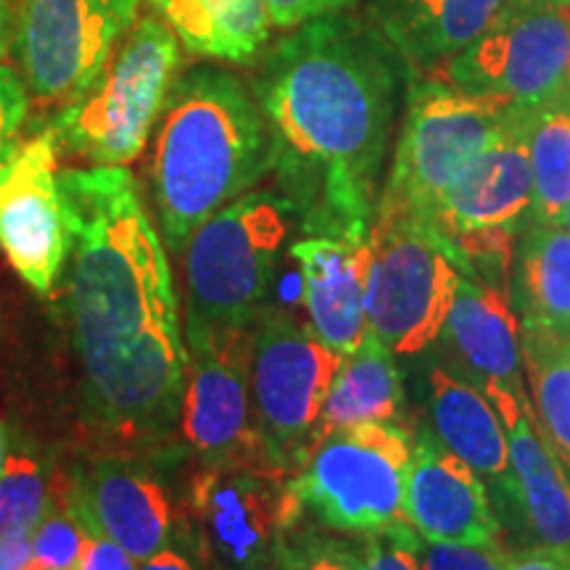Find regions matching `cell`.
<instances>
[{"label": "cell", "mask_w": 570, "mask_h": 570, "mask_svg": "<svg viewBox=\"0 0 570 570\" xmlns=\"http://www.w3.org/2000/svg\"><path fill=\"white\" fill-rule=\"evenodd\" d=\"M504 552L499 544H458V541L420 539L423 570H504Z\"/></svg>", "instance_id": "cell-32"}, {"label": "cell", "mask_w": 570, "mask_h": 570, "mask_svg": "<svg viewBox=\"0 0 570 570\" xmlns=\"http://www.w3.org/2000/svg\"><path fill=\"white\" fill-rule=\"evenodd\" d=\"M19 0H0V63L9 59L13 48V30H17Z\"/></svg>", "instance_id": "cell-39"}, {"label": "cell", "mask_w": 570, "mask_h": 570, "mask_svg": "<svg viewBox=\"0 0 570 570\" xmlns=\"http://www.w3.org/2000/svg\"><path fill=\"white\" fill-rule=\"evenodd\" d=\"M394 48L373 24L333 13L269 48L254 92L275 167L304 235L367 238L396 117Z\"/></svg>", "instance_id": "cell-2"}, {"label": "cell", "mask_w": 570, "mask_h": 570, "mask_svg": "<svg viewBox=\"0 0 570 570\" xmlns=\"http://www.w3.org/2000/svg\"><path fill=\"white\" fill-rule=\"evenodd\" d=\"M204 562L206 554L202 550V541H198L190 520H185L175 539L154 558L138 562V570H204Z\"/></svg>", "instance_id": "cell-34"}, {"label": "cell", "mask_w": 570, "mask_h": 570, "mask_svg": "<svg viewBox=\"0 0 570 570\" xmlns=\"http://www.w3.org/2000/svg\"><path fill=\"white\" fill-rule=\"evenodd\" d=\"M277 570H360L354 544L317 537V533L291 531L285 539Z\"/></svg>", "instance_id": "cell-31"}, {"label": "cell", "mask_w": 570, "mask_h": 570, "mask_svg": "<svg viewBox=\"0 0 570 570\" xmlns=\"http://www.w3.org/2000/svg\"><path fill=\"white\" fill-rule=\"evenodd\" d=\"M51 481L38 454L11 452L0 475V533H32L51 508Z\"/></svg>", "instance_id": "cell-28"}, {"label": "cell", "mask_w": 570, "mask_h": 570, "mask_svg": "<svg viewBox=\"0 0 570 570\" xmlns=\"http://www.w3.org/2000/svg\"><path fill=\"white\" fill-rule=\"evenodd\" d=\"M404 386L396 354L367 331L356 352L344 356L320 412L315 441L341 428L402 423Z\"/></svg>", "instance_id": "cell-24"}, {"label": "cell", "mask_w": 570, "mask_h": 570, "mask_svg": "<svg viewBox=\"0 0 570 570\" xmlns=\"http://www.w3.org/2000/svg\"><path fill=\"white\" fill-rule=\"evenodd\" d=\"M188 53L248 63L265 51L269 19L265 0H148Z\"/></svg>", "instance_id": "cell-23"}, {"label": "cell", "mask_w": 570, "mask_h": 570, "mask_svg": "<svg viewBox=\"0 0 570 570\" xmlns=\"http://www.w3.org/2000/svg\"><path fill=\"white\" fill-rule=\"evenodd\" d=\"M510 302L520 327L570 333V230L531 225L523 233Z\"/></svg>", "instance_id": "cell-25"}, {"label": "cell", "mask_w": 570, "mask_h": 570, "mask_svg": "<svg viewBox=\"0 0 570 570\" xmlns=\"http://www.w3.org/2000/svg\"><path fill=\"white\" fill-rule=\"evenodd\" d=\"M30 114V92L11 67L0 63V164L19 146L21 127Z\"/></svg>", "instance_id": "cell-33"}, {"label": "cell", "mask_w": 570, "mask_h": 570, "mask_svg": "<svg viewBox=\"0 0 570 570\" xmlns=\"http://www.w3.org/2000/svg\"><path fill=\"white\" fill-rule=\"evenodd\" d=\"M77 570H138V560H132L122 547L104 537H92L88 541Z\"/></svg>", "instance_id": "cell-36"}, {"label": "cell", "mask_w": 570, "mask_h": 570, "mask_svg": "<svg viewBox=\"0 0 570 570\" xmlns=\"http://www.w3.org/2000/svg\"><path fill=\"white\" fill-rule=\"evenodd\" d=\"M294 223L283 194L248 190L190 235L183 248L185 344L254 325Z\"/></svg>", "instance_id": "cell-4"}, {"label": "cell", "mask_w": 570, "mask_h": 570, "mask_svg": "<svg viewBox=\"0 0 570 570\" xmlns=\"http://www.w3.org/2000/svg\"><path fill=\"white\" fill-rule=\"evenodd\" d=\"M291 254L302 267L312 333L341 356L356 352L367 336L370 235H304Z\"/></svg>", "instance_id": "cell-20"}, {"label": "cell", "mask_w": 570, "mask_h": 570, "mask_svg": "<svg viewBox=\"0 0 570 570\" xmlns=\"http://www.w3.org/2000/svg\"><path fill=\"white\" fill-rule=\"evenodd\" d=\"M566 3H568V6H570V0H566Z\"/></svg>", "instance_id": "cell-43"}, {"label": "cell", "mask_w": 570, "mask_h": 570, "mask_svg": "<svg viewBox=\"0 0 570 570\" xmlns=\"http://www.w3.org/2000/svg\"><path fill=\"white\" fill-rule=\"evenodd\" d=\"M428 415L431 431L449 452L465 460L481 479L510 499V446L494 404L479 386L444 365L428 370Z\"/></svg>", "instance_id": "cell-22"}, {"label": "cell", "mask_w": 570, "mask_h": 570, "mask_svg": "<svg viewBox=\"0 0 570 570\" xmlns=\"http://www.w3.org/2000/svg\"><path fill=\"white\" fill-rule=\"evenodd\" d=\"M71 230L69 312L92 425L159 446L180 423L188 352L173 267L127 167L61 173Z\"/></svg>", "instance_id": "cell-1"}, {"label": "cell", "mask_w": 570, "mask_h": 570, "mask_svg": "<svg viewBox=\"0 0 570 570\" xmlns=\"http://www.w3.org/2000/svg\"><path fill=\"white\" fill-rule=\"evenodd\" d=\"M32 533L13 531L0 533V570H30Z\"/></svg>", "instance_id": "cell-38"}, {"label": "cell", "mask_w": 570, "mask_h": 570, "mask_svg": "<svg viewBox=\"0 0 570 570\" xmlns=\"http://www.w3.org/2000/svg\"><path fill=\"white\" fill-rule=\"evenodd\" d=\"M177 69L180 40L161 17H140L98 75L53 117L48 130L59 151L88 167L132 164L154 135Z\"/></svg>", "instance_id": "cell-5"}, {"label": "cell", "mask_w": 570, "mask_h": 570, "mask_svg": "<svg viewBox=\"0 0 570 570\" xmlns=\"http://www.w3.org/2000/svg\"><path fill=\"white\" fill-rule=\"evenodd\" d=\"M562 227H566V230H570V204H568V209H566V217H562Z\"/></svg>", "instance_id": "cell-41"}, {"label": "cell", "mask_w": 570, "mask_h": 570, "mask_svg": "<svg viewBox=\"0 0 570 570\" xmlns=\"http://www.w3.org/2000/svg\"><path fill=\"white\" fill-rule=\"evenodd\" d=\"M518 111L520 106L504 98L468 92L446 80L412 85L375 223H425L449 185L504 132Z\"/></svg>", "instance_id": "cell-6"}, {"label": "cell", "mask_w": 570, "mask_h": 570, "mask_svg": "<svg viewBox=\"0 0 570 570\" xmlns=\"http://www.w3.org/2000/svg\"><path fill=\"white\" fill-rule=\"evenodd\" d=\"M504 570H570V554L544 544H531L504 554Z\"/></svg>", "instance_id": "cell-37"}, {"label": "cell", "mask_w": 570, "mask_h": 570, "mask_svg": "<svg viewBox=\"0 0 570 570\" xmlns=\"http://www.w3.org/2000/svg\"><path fill=\"white\" fill-rule=\"evenodd\" d=\"M412 446V431L399 423L331 431L298 462L291 489L327 529L377 533L404 520Z\"/></svg>", "instance_id": "cell-7"}, {"label": "cell", "mask_w": 570, "mask_h": 570, "mask_svg": "<svg viewBox=\"0 0 570 570\" xmlns=\"http://www.w3.org/2000/svg\"><path fill=\"white\" fill-rule=\"evenodd\" d=\"M212 570H227V568H217V566H212Z\"/></svg>", "instance_id": "cell-42"}, {"label": "cell", "mask_w": 570, "mask_h": 570, "mask_svg": "<svg viewBox=\"0 0 570 570\" xmlns=\"http://www.w3.org/2000/svg\"><path fill=\"white\" fill-rule=\"evenodd\" d=\"M291 470L269 458L202 465L188 487V520L206 562L227 570H277L302 502Z\"/></svg>", "instance_id": "cell-9"}, {"label": "cell", "mask_w": 570, "mask_h": 570, "mask_svg": "<svg viewBox=\"0 0 570 570\" xmlns=\"http://www.w3.org/2000/svg\"><path fill=\"white\" fill-rule=\"evenodd\" d=\"M142 0H19L13 48L32 101L63 106L140 19Z\"/></svg>", "instance_id": "cell-13"}, {"label": "cell", "mask_w": 570, "mask_h": 570, "mask_svg": "<svg viewBox=\"0 0 570 570\" xmlns=\"http://www.w3.org/2000/svg\"><path fill=\"white\" fill-rule=\"evenodd\" d=\"M520 354L541 436L570 479V333L520 327Z\"/></svg>", "instance_id": "cell-27"}, {"label": "cell", "mask_w": 570, "mask_h": 570, "mask_svg": "<svg viewBox=\"0 0 570 570\" xmlns=\"http://www.w3.org/2000/svg\"><path fill=\"white\" fill-rule=\"evenodd\" d=\"M9 454H11V449H9V431H6V425L0 423V475H3L6 462H9Z\"/></svg>", "instance_id": "cell-40"}, {"label": "cell", "mask_w": 570, "mask_h": 570, "mask_svg": "<svg viewBox=\"0 0 570 570\" xmlns=\"http://www.w3.org/2000/svg\"><path fill=\"white\" fill-rule=\"evenodd\" d=\"M90 539L88 525L53 494L51 508L32 531L30 570H77Z\"/></svg>", "instance_id": "cell-29"}, {"label": "cell", "mask_w": 570, "mask_h": 570, "mask_svg": "<svg viewBox=\"0 0 570 570\" xmlns=\"http://www.w3.org/2000/svg\"><path fill=\"white\" fill-rule=\"evenodd\" d=\"M367 331L396 356L439 344L462 267L449 240L417 219L373 223L370 230Z\"/></svg>", "instance_id": "cell-8"}, {"label": "cell", "mask_w": 570, "mask_h": 570, "mask_svg": "<svg viewBox=\"0 0 570 570\" xmlns=\"http://www.w3.org/2000/svg\"><path fill=\"white\" fill-rule=\"evenodd\" d=\"M510 0H375L373 27L412 67H444L475 42Z\"/></svg>", "instance_id": "cell-21"}, {"label": "cell", "mask_w": 570, "mask_h": 570, "mask_svg": "<svg viewBox=\"0 0 570 570\" xmlns=\"http://www.w3.org/2000/svg\"><path fill=\"white\" fill-rule=\"evenodd\" d=\"M523 127L533 175L531 225H562L570 204V80L525 111Z\"/></svg>", "instance_id": "cell-26"}, {"label": "cell", "mask_w": 570, "mask_h": 570, "mask_svg": "<svg viewBox=\"0 0 570 570\" xmlns=\"http://www.w3.org/2000/svg\"><path fill=\"white\" fill-rule=\"evenodd\" d=\"M273 167V132L252 85L209 63L177 71L148 159V188L169 252L183 254L212 214L254 190Z\"/></svg>", "instance_id": "cell-3"}, {"label": "cell", "mask_w": 570, "mask_h": 570, "mask_svg": "<svg viewBox=\"0 0 570 570\" xmlns=\"http://www.w3.org/2000/svg\"><path fill=\"white\" fill-rule=\"evenodd\" d=\"M180 404L185 444L202 465L269 458L254 425L248 389V331H227L188 341ZM273 460V458H269Z\"/></svg>", "instance_id": "cell-15"}, {"label": "cell", "mask_w": 570, "mask_h": 570, "mask_svg": "<svg viewBox=\"0 0 570 570\" xmlns=\"http://www.w3.org/2000/svg\"><path fill=\"white\" fill-rule=\"evenodd\" d=\"M61 499L92 537L114 541L138 562L164 550L188 520L159 470L119 454H104L75 470Z\"/></svg>", "instance_id": "cell-16"}, {"label": "cell", "mask_w": 570, "mask_h": 570, "mask_svg": "<svg viewBox=\"0 0 570 570\" xmlns=\"http://www.w3.org/2000/svg\"><path fill=\"white\" fill-rule=\"evenodd\" d=\"M510 446V504L533 544L570 554V479L541 436L525 391H487Z\"/></svg>", "instance_id": "cell-18"}, {"label": "cell", "mask_w": 570, "mask_h": 570, "mask_svg": "<svg viewBox=\"0 0 570 570\" xmlns=\"http://www.w3.org/2000/svg\"><path fill=\"white\" fill-rule=\"evenodd\" d=\"M441 80L533 109L570 80V6L510 0L479 40L444 63Z\"/></svg>", "instance_id": "cell-12"}, {"label": "cell", "mask_w": 570, "mask_h": 570, "mask_svg": "<svg viewBox=\"0 0 570 570\" xmlns=\"http://www.w3.org/2000/svg\"><path fill=\"white\" fill-rule=\"evenodd\" d=\"M354 3L356 0H265L273 27H281V30H296L306 21L344 13Z\"/></svg>", "instance_id": "cell-35"}, {"label": "cell", "mask_w": 570, "mask_h": 570, "mask_svg": "<svg viewBox=\"0 0 570 570\" xmlns=\"http://www.w3.org/2000/svg\"><path fill=\"white\" fill-rule=\"evenodd\" d=\"M344 356L309 325L265 306L248 327V389L254 425L267 454L294 473L315 444L320 412Z\"/></svg>", "instance_id": "cell-10"}, {"label": "cell", "mask_w": 570, "mask_h": 570, "mask_svg": "<svg viewBox=\"0 0 570 570\" xmlns=\"http://www.w3.org/2000/svg\"><path fill=\"white\" fill-rule=\"evenodd\" d=\"M420 533L407 520L389 525L377 533H365L354 544L360 570H423L420 566Z\"/></svg>", "instance_id": "cell-30"}, {"label": "cell", "mask_w": 570, "mask_h": 570, "mask_svg": "<svg viewBox=\"0 0 570 570\" xmlns=\"http://www.w3.org/2000/svg\"><path fill=\"white\" fill-rule=\"evenodd\" d=\"M439 344L449 356V370L483 394L494 389L525 391L520 323L502 283L462 273Z\"/></svg>", "instance_id": "cell-19"}, {"label": "cell", "mask_w": 570, "mask_h": 570, "mask_svg": "<svg viewBox=\"0 0 570 570\" xmlns=\"http://www.w3.org/2000/svg\"><path fill=\"white\" fill-rule=\"evenodd\" d=\"M0 248L40 296L51 294L67 267L71 230L51 130L19 142L0 164Z\"/></svg>", "instance_id": "cell-14"}, {"label": "cell", "mask_w": 570, "mask_h": 570, "mask_svg": "<svg viewBox=\"0 0 570 570\" xmlns=\"http://www.w3.org/2000/svg\"><path fill=\"white\" fill-rule=\"evenodd\" d=\"M404 520L428 541L499 544V520L481 475L431 428L415 439L404 489Z\"/></svg>", "instance_id": "cell-17"}, {"label": "cell", "mask_w": 570, "mask_h": 570, "mask_svg": "<svg viewBox=\"0 0 570 570\" xmlns=\"http://www.w3.org/2000/svg\"><path fill=\"white\" fill-rule=\"evenodd\" d=\"M520 109L487 151L475 156L439 198L425 225L449 240L460 265H508L510 246L531 227L533 175Z\"/></svg>", "instance_id": "cell-11"}]
</instances>
